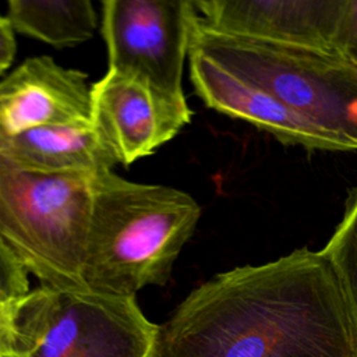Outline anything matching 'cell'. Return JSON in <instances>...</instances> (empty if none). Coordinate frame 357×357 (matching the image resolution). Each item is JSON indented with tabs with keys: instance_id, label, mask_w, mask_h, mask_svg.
I'll return each instance as SVG.
<instances>
[{
	"instance_id": "1",
	"label": "cell",
	"mask_w": 357,
	"mask_h": 357,
	"mask_svg": "<svg viewBox=\"0 0 357 357\" xmlns=\"http://www.w3.org/2000/svg\"><path fill=\"white\" fill-rule=\"evenodd\" d=\"M155 357H357V328L335 268L304 247L195 287L159 325Z\"/></svg>"
},
{
	"instance_id": "2",
	"label": "cell",
	"mask_w": 357,
	"mask_h": 357,
	"mask_svg": "<svg viewBox=\"0 0 357 357\" xmlns=\"http://www.w3.org/2000/svg\"><path fill=\"white\" fill-rule=\"evenodd\" d=\"M201 218L187 192L126 180L113 170L96 176L82 282L89 290L135 296L163 286Z\"/></svg>"
},
{
	"instance_id": "3",
	"label": "cell",
	"mask_w": 357,
	"mask_h": 357,
	"mask_svg": "<svg viewBox=\"0 0 357 357\" xmlns=\"http://www.w3.org/2000/svg\"><path fill=\"white\" fill-rule=\"evenodd\" d=\"M357 145V64L336 49L223 35L192 21L190 46Z\"/></svg>"
},
{
	"instance_id": "4",
	"label": "cell",
	"mask_w": 357,
	"mask_h": 357,
	"mask_svg": "<svg viewBox=\"0 0 357 357\" xmlns=\"http://www.w3.org/2000/svg\"><path fill=\"white\" fill-rule=\"evenodd\" d=\"M95 178L25 170L0 156V240L43 286L85 287Z\"/></svg>"
},
{
	"instance_id": "5",
	"label": "cell",
	"mask_w": 357,
	"mask_h": 357,
	"mask_svg": "<svg viewBox=\"0 0 357 357\" xmlns=\"http://www.w3.org/2000/svg\"><path fill=\"white\" fill-rule=\"evenodd\" d=\"M158 335L135 296L40 284L18 305L8 357H155Z\"/></svg>"
},
{
	"instance_id": "6",
	"label": "cell",
	"mask_w": 357,
	"mask_h": 357,
	"mask_svg": "<svg viewBox=\"0 0 357 357\" xmlns=\"http://www.w3.org/2000/svg\"><path fill=\"white\" fill-rule=\"evenodd\" d=\"M194 17L192 0L102 1L109 71L184 99L181 79Z\"/></svg>"
},
{
	"instance_id": "7",
	"label": "cell",
	"mask_w": 357,
	"mask_h": 357,
	"mask_svg": "<svg viewBox=\"0 0 357 357\" xmlns=\"http://www.w3.org/2000/svg\"><path fill=\"white\" fill-rule=\"evenodd\" d=\"M92 121L112 145L119 163L152 155L191 121L187 99L109 71L91 85Z\"/></svg>"
},
{
	"instance_id": "8",
	"label": "cell",
	"mask_w": 357,
	"mask_h": 357,
	"mask_svg": "<svg viewBox=\"0 0 357 357\" xmlns=\"http://www.w3.org/2000/svg\"><path fill=\"white\" fill-rule=\"evenodd\" d=\"M190 79L209 107L271 132L286 145L319 151H357V145L328 132L264 88L236 75L204 53L188 47Z\"/></svg>"
},
{
	"instance_id": "9",
	"label": "cell",
	"mask_w": 357,
	"mask_h": 357,
	"mask_svg": "<svg viewBox=\"0 0 357 357\" xmlns=\"http://www.w3.org/2000/svg\"><path fill=\"white\" fill-rule=\"evenodd\" d=\"M204 28L231 36L335 49L346 0H192Z\"/></svg>"
},
{
	"instance_id": "10",
	"label": "cell",
	"mask_w": 357,
	"mask_h": 357,
	"mask_svg": "<svg viewBox=\"0 0 357 357\" xmlns=\"http://www.w3.org/2000/svg\"><path fill=\"white\" fill-rule=\"evenodd\" d=\"M86 78L49 56L22 61L0 79V145L36 127L91 120Z\"/></svg>"
},
{
	"instance_id": "11",
	"label": "cell",
	"mask_w": 357,
	"mask_h": 357,
	"mask_svg": "<svg viewBox=\"0 0 357 357\" xmlns=\"http://www.w3.org/2000/svg\"><path fill=\"white\" fill-rule=\"evenodd\" d=\"M0 156L20 169L45 173L98 176L119 163L92 119L32 128L3 142Z\"/></svg>"
},
{
	"instance_id": "12",
	"label": "cell",
	"mask_w": 357,
	"mask_h": 357,
	"mask_svg": "<svg viewBox=\"0 0 357 357\" xmlns=\"http://www.w3.org/2000/svg\"><path fill=\"white\" fill-rule=\"evenodd\" d=\"M6 17L14 32L53 47L86 42L98 26L89 0H10Z\"/></svg>"
},
{
	"instance_id": "13",
	"label": "cell",
	"mask_w": 357,
	"mask_h": 357,
	"mask_svg": "<svg viewBox=\"0 0 357 357\" xmlns=\"http://www.w3.org/2000/svg\"><path fill=\"white\" fill-rule=\"evenodd\" d=\"M321 252L336 271L357 328V188L350 192L342 220Z\"/></svg>"
},
{
	"instance_id": "14",
	"label": "cell",
	"mask_w": 357,
	"mask_h": 357,
	"mask_svg": "<svg viewBox=\"0 0 357 357\" xmlns=\"http://www.w3.org/2000/svg\"><path fill=\"white\" fill-rule=\"evenodd\" d=\"M29 291V273L0 240V297L20 304Z\"/></svg>"
},
{
	"instance_id": "15",
	"label": "cell",
	"mask_w": 357,
	"mask_h": 357,
	"mask_svg": "<svg viewBox=\"0 0 357 357\" xmlns=\"http://www.w3.org/2000/svg\"><path fill=\"white\" fill-rule=\"evenodd\" d=\"M335 49L357 64V0H346V8L335 39Z\"/></svg>"
},
{
	"instance_id": "16",
	"label": "cell",
	"mask_w": 357,
	"mask_h": 357,
	"mask_svg": "<svg viewBox=\"0 0 357 357\" xmlns=\"http://www.w3.org/2000/svg\"><path fill=\"white\" fill-rule=\"evenodd\" d=\"M18 305L0 297V357H8L14 350Z\"/></svg>"
},
{
	"instance_id": "17",
	"label": "cell",
	"mask_w": 357,
	"mask_h": 357,
	"mask_svg": "<svg viewBox=\"0 0 357 357\" xmlns=\"http://www.w3.org/2000/svg\"><path fill=\"white\" fill-rule=\"evenodd\" d=\"M15 52V32L7 17L0 14V74H3L13 64Z\"/></svg>"
}]
</instances>
